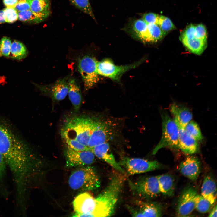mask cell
<instances>
[{
  "label": "cell",
  "mask_w": 217,
  "mask_h": 217,
  "mask_svg": "<svg viewBox=\"0 0 217 217\" xmlns=\"http://www.w3.org/2000/svg\"><path fill=\"white\" fill-rule=\"evenodd\" d=\"M162 134L160 141L153 149L154 155L160 149L165 147L178 148L179 127L174 120L166 112L162 114Z\"/></svg>",
  "instance_id": "cell-5"
},
{
  "label": "cell",
  "mask_w": 217,
  "mask_h": 217,
  "mask_svg": "<svg viewBox=\"0 0 217 217\" xmlns=\"http://www.w3.org/2000/svg\"><path fill=\"white\" fill-rule=\"evenodd\" d=\"M68 182L72 189L80 191L93 190L98 188L100 184L98 174L90 166L75 170L70 175Z\"/></svg>",
  "instance_id": "cell-4"
},
{
  "label": "cell",
  "mask_w": 217,
  "mask_h": 217,
  "mask_svg": "<svg viewBox=\"0 0 217 217\" xmlns=\"http://www.w3.org/2000/svg\"><path fill=\"white\" fill-rule=\"evenodd\" d=\"M47 18L33 12L30 10L18 12V20L24 22L37 24L43 21Z\"/></svg>",
  "instance_id": "cell-27"
},
{
  "label": "cell",
  "mask_w": 217,
  "mask_h": 217,
  "mask_svg": "<svg viewBox=\"0 0 217 217\" xmlns=\"http://www.w3.org/2000/svg\"><path fill=\"white\" fill-rule=\"evenodd\" d=\"M3 11L5 22L12 23L18 20V12L14 8H6Z\"/></svg>",
  "instance_id": "cell-35"
},
{
  "label": "cell",
  "mask_w": 217,
  "mask_h": 217,
  "mask_svg": "<svg viewBox=\"0 0 217 217\" xmlns=\"http://www.w3.org/2000/svg\"><path fill=\"white\" fill-rule=\"evenodd\" d=\"M115 125L109 120L98 119L93 128L88 141L89 150L94 147L108 142L113 137L115 133Z\"/></svg>",
  "instance_id": "cell-8"
},
{
  "label": "cell",
  "mask_w": 217,
  "mask_h": 217,
  "mask_svg": "<svg viewBox=\"0 0 217 217\" xmlns=\"http://www.w3.org/2000/svg\"><path fill=\"white\" fill-rule=\"evenodd\" d=\"M169 109L173 116V119L179 128H184L192 118V114L188 108L176 103L170 106Z\"/></svg>",
  "instance_id": "cell-19"
},
{
  "label": "cell",
  "mask_w": 217,
  "mask_h": 217,
  "mask_svg": "<svg viewBox=\"0 0 217 217\" xmlns=\"http://www.w3.org/2000/svg\"><path fill=\"white\" fill-rule=\"evenodd\" d=\"M178 169L183 175L191 180L195 181L197 179L200 173V161L195 156H188L180 163Z\"/></svg>",
  "instance_id": "cell-16"
},
{
  "label": "cell",
  "mask_w": 217,
  "mask_h": 217,
  "mask_svg": "<svg viewBox=\"0 0 217 217\" xmlns=\"http://www.w3.org/2000/svg\"><path fill=\"white\" fill-rule=\"evenodd\" d=\"M130 175L145 173L160 168L162 165L156 160L123 157L118 162Z\"/></svg>",
  "instance_id": "cell-10"
},
{
  "label": "cell",
  "mask_w": 217,
  "mask_h": 217,
  "mask_svg": "<svg viewBox=\"0 0 217 217\" xmlns=\"http://www.w3.org/2000/svg\"><path fill=\"white\" fill-rule=\"evenodd\" d=\"M142 59L131 64L125 65H118L109 59H105L98 61L97 71L99 75L108 78L115 81H119L125 73L138 66L143 61Z\"/></svg>",
  "instance_id": "cell-7"
},
{
  "label": "cell",
  "mask_w": 217,
  "mask_h": 217,
  "mask_svg": "<svg viewBox=\"0 0 217 217\" xmlns=\"http://www.w3.org/2000/svg\"><path fill=\"white\" fill-rule=\"evenodd\" d=\"M178 148L186 154H192L197 152L199 145L197 140L189 135L184 128H179Z\"/></svg>",
  "instance_id": "cell-18"
},
{
  "label": "cell",
  "mask_w": 217,
  "mask_h": 217,
  "mask_svg": "<svg viewBox=\"0 0 217 217\" xmlns=\"http://www.w3.org/2000/svg\"><path fill=\"white\" fill-rule=\"evenodd\" d=\"M18 0H3V2L8 8H14Z\"/></svg>",
  "instance_id": "cell-41"
},
{
  "label": "cell",
  "mask_w": 217,
  "mask_h": 217,
  "mask_svg": "<svg viewBox=\"0 0 217 217\" xmlns=\"http://www.w3.org/2000/svg\"><path fill=\"white\" fill-rule=\"evenodd\" d=\"M98 119L84 116L73 118L67 122L62 130L61 135L72 134L73 135L70 138L75 139L87 147L90 135Z\"/></svg>",
  "instance_id": "cell-3"
},
{
  "label": "cell",
  "mask_w": 217,
  "mask_h": 217,
  "mask_svg": "<svg viewBox=\"0 0 217 217\" xmlns=\"http://www.w3.org/2000/svg\"><path fill=\"white\" fill-rule=\"evenodd\" d=\"M68 76L48 85L33 84L43 95L50 97L53 101H59L64 99L68 94Z\"/></svg>",
  "instance_id": "cell-13"
},
{
  "label": "cell",
  "mask_w": 217,
  "mask_h": 217,
  "mask_svg": "<svg viewBox=\"0 0 217 217\" xmlns=\"http://www.w3.org/2000/svg\"><path fill=\"white\" fill-rule=\"evenodd\" d=\"M0 154L13 176L17 193H26L33 168L32 155L23 142L0 124Z\"/></svg>",
  "instance_id": "cell-1"
},
{
  "label": "cell",
  "mask_w": 217,
  "mask_h": 217,
  "mask_svg": "<svg viewBox=\"0 0 217 217\" xmlns=\"http://www.w3.org/2000/svg\"><path fill=\"white\" fill-rule=\"evenodd\" d=\"M158 25L166 35L169 32L176 29L170 19L163 15L159 16Z\"/></svg>",
  "instance_id": "cell-32"
},
{
  "label": "cell",
  "mask_w": 217,
  "mask_h": 217,
  "mask_svg": "<svg viewBox=\"0 0 217 217\" xmlns=\"http://www.w3.org/2000/svg\"><path fill=\"white\" fill-rule=\"evenodd\" d=\"M197 190L192 186L186 187L183 190L178 200L176 211L179 216L190 215L195 209V200Z\"/></svg>",
  "instance_id": "cell-12"
},
{
  "label": "cell",
  "mask_w": 217,
  "mask_h": 217,
  "mask_svg": "<svg viewBox=\"0 0 217 217\" xmlns=\"http://www.w3.org/2000/svg\"><path fill=\"white\" fill-rule=\"evenodd\" d=\"M68 94L70 101L76 112L78 111L82 102V96L80 86L73 77L69 78L68 82Z\"/></svg>",
  "instance_id": "cell-21"
},
{
  "label": "cell",
  "mask_w": 217,
  "mask_h": 217,
  "mask_svg": "<svg viewBox=\"0 0 217 217\" xmlns=\"http://www.w3.org/2000/svg\"><path fill=\"white\" fill-rule=\"evenodd\" d=\"M195 37V25L191 24L188 25L181 33L180 39H192Z\"/></svg>",
  "instance_id": "cell-37"
},
{
  "label": "cell",
  "mask_w": 217,
  "mask_h": 217,
  "mask_svg": "<svg viewBox=\"0 0 217 217\" xmlns=\"http://www.w3.org/2000/svg\"><path fill=\"white\" fill-rule=\"evenodd\" d=\"M147 27L152 43L161 40L166 35L157 24H147Z\"/></svg>",
  "instance_id": "cell-30"
},
{
  "label": "cell",
  "mask_w": 217,
  "mask_h": 217,
  "mask_svg": "<svg viewBox=\"0 0 217 217\" xmlns=\"http://www.w3.org/2000/svg\"><path fill=\"white\" fill-rule=\"evenodd\" d=\"M215 204L201 195L197 194L195 200V209L200 213H205L209 212Z\"/></svg>",
  "instance_id": "cell-28"
},
{
  "label": "cell",
  "mask_w": 217,
  "mask_h": 217,
  "mask_svg": "<svg viewBox=\"0 0 217 217\" xmlns=\"http://www.w3.org/2000/svg\"><path fill=\"white\" fill-rule=\"evenodd\" d=\"M6 166L3 157L0 154V179L2 178L5 174Z\"/></svg>",
  "instance_id": "cell-40"
},
{
  "label": "cell",
  "mask_w": 217,
  "mask_h": 217,
  "mask_svg": "<svg viewBox=\"0 0 217 217\" xmlns=\"http://www.w3.org/2000/svg\"><path fill=\"white\" fill-rule=\"evenodd\" d=\"M50 0H32L30 10L47 18L51 13Z\"/></svg>",
  "instance_id": "cell-25"
},
{
  "label": "cell",
  "mask_w": 217,
  "mask_h": 217,
  "mask_svg": "<svg viewBox=\"0 0 217 217\" xmlns=\"http://www.w3.org/2000/svg\"><path fill=\"white\" fill-rule=\"evenodd\" d=\"M184 129L189 135L197 140L202 139L203 136L200 128L194 121H190L186 125Z\"/></svg>",
  "instance_id": "cell-31"
},
{
  "label": "cell",
  "mask_w": 217,
  "mask_h": 217,
  "mask_svg": "<svg viewBox=\"0 0 217 217\" xmlns=\"http://www.w3.org/2000/svg\"><path fill=\"white\" fill-rule=\"evenodd\" d=\"M127 208L133 217H161L162 215L161 205L154 202L137 200L133 205H128Z\"/></svg>",
  "instance_id": "cell-11"
},
{
  "label": "cell",
  "mask_w": 217,
  "mask_h": 217,
  "mask_svg": "<svg viewBox=\"0 0 217 217\" xmlns=\"http://www.w3.org/2000/svg\"><path fill=\"white\" fill-rule=\"evenodd\" d=\"M129 31L135 38L144 42L152 43L147 24L143 19L134 20L129 27Z\"/></svg>",
  "instance_id": "cell-20"
},
{
  "label": "cell",
  "mask_w": 217,
  "mask_h": 217,
  "mask_svg": "<svg viewBox=\"0 0 217 217\" xmlns=\"http://www.w3.org/2000/svg\"><path fill=\"white\" fill-rule=\"evenodd\" d=\"M71 2L79 9L96 20L89 0H69Z\"/></svg>",
  "instance_id": "cell-29"
},
{
  "label": "cell",
  "mask_w": 217,
  "mask_h": 217,
  "mask_svg": "<svg viewBox=\"0 0 217 217\" xmlns=\"http://www.w3.org/2000/svg\"><path fill=\"white\" fill-rule=\"evenodd\" d=\"M5 20L4 15H3V10H0V24L3 23H5Z\"/></svg>",
  "instance_id": "cell-43"
},
{
  "label": "cell",
  "mask_w": 217,
  "mask_h": 217,
  "mask_svg": "<svg viewBox=\"0 0 217 217\" xmlns=\"http://www.w3.org/2000/svg\"><path fill=\"white\" fill-rule=\"evenodd\" d=\"M110 146L108 142L96 146L90 150L95 156L106 162L119 172L126 174V172L115 160L113 155L109 151Z\"/></svg>",
  "instance_id": "cell-17"
},
{
  "label": "cell",
  "mask_w": 217,
  "mask_h": 217,
  "mask_svg": "<svg viewBox=\"0 0 217 217\" xmlns=\"http://www.w3.org/2000/svg\"><path fill=\"white\" fill-rule=\"evenodd\" d=\"M159 15L153 13L145 14L143 19L147 24H156L158 25Z\"/></svg>",
  "instance_id": "cell-39"
},
{
  "label": "cell",
  "mask_w": 217,
  "mask_h": 217,
  "mask_svg": "<svg viewBox=\"0 0 217 217\" xmlns=\"http://www.w3.org/2000/svg\"><path fill=\"white\" fill-rule=\"evenodd\" d=\"M32 0H18L14 8L18 12L30 10Z\"/></svg>",
  "instance_id": "cell-38"
},
{
  "label": "cell",
  "mask_w": 217,
  "mask_h": 217,
  "mask_svg": "<svg viewBox=\"0 0 217 217\" xmlns=\"http://www.w3.org/2000/svg\"><path fill=\"white\" fill-rule=\"evenodd\" d=\"M73 207L74 216L90 217L95 208V197L87 192L81 193L74 199Z\"/></svg>",
  "instance_id": "cell-14"
},
{
  "label": "cell",
  "mask_w": 217,
  "mask_h": 217,
  "mask_svg": "<svg viewBox=\"0 0 217 217\" xmlns=\"http://www.w3.org/2000/svg\"><path fill=\"white\" fill-rule=\"evenodd\" d=\"M67 145V146L77 151H82L89 150L85 146L75 139L67 137L62 136Z\"/></svg>",
  "instance_id": "cell-34"
},
{
  "label": "cell",
  "mask_w": 217,
  "mask_h": 217,
  "mask_svg": "<svg viewBox=\"0 0 217 217\" xmlns=\"http://www.w3.org/2000/svg\"><path fill=\"white\" fill-rule=\"evenodd\" d=\"M28 54L27 48L21 42L14 40L12 43L9 57L13 59L20 60L25 58Z\"/></svg>",
  "instance_id": "cell-26"
},
{
  "label": "cell",
  "mask_w": 217,
  "mask_h": 217,
  "mask_svg": "<svg viewBox=\"0 0 217 217\" xmlns=\"http://www.w3.org/2000/svg\"><path fill=\"white\" fill-rule=\"evenodd\" d=\"M195 37L204 41H207V30L203 24H199L195 25Z\"/></svg>",
  "instance_id": "cell-36"
},
{
  "label": "cell",
  "mask_w": 217,
  "mask_h": 217,
  "mask_svg": "<svg viewBox=\"0 0 217 217\" xmlns=\"http://www.w3.org/2000/svg\"><path fill=\"white\" fill-rule=\"evenodd\" d=\"M201 195L215 204L217 197L216 185L212 176L207 175L204 178L201 188Z\"/></svg>",
  "instance_id": "cell-22"
},
{
  "label": "cell",
  "mask_w": 217,
  "mask_h": 217,
  "mask_svg": "<svg viewBox=\"0 0 217 217\" xmlns=\"http://www.w3.org/2000/svg\"><path fill=\"white\" fill-rule=\"evenodd\" d=\"M98 61L95 58L88 55L82 56L78 60V70L86 90L92 87L99 80L97 71Z\"/></svg>",
  "instance_id": "cell-9"
},
{
  "label": "cell",
  "mask_w": 217,
  "mask_h": 217,
  "mask_svg": "<svg viewBox=\"0 0 217 217\" xmlns=\"http://www.w3.org/2000/svg\"><path fill=\"white\" fill-rule=\"evenodd\" d=\"M67 166L74 167L90 165L95 161V156L90 150L77 151L68 146L65 152Z\"/></svg>",
  "instance_id": "cell-15"
},
{
  "label": "cell",
  "mask_w": 217,
  "mask_h": 217,
  "mask_svg": "<svg viewBox=\"0 0 217 217\" xmlns=\"http://www.w3.org/2000/svg\"><path fill=\"white\" fill-rule=\"evenodd\" d=\"M133 194L141 199L155 198L160 193L157 176L144 177L132 182L128 181Z\"/></svg>",
  "instance_id": "cell-6"
},
{
  "label": "cell",
  "mask_w": 217,
  "mask_h": 217,
  "mask_svg": "<svg viewBox=\"0 0 217 217\" xmlns=\"http://www.w3.org/2000/svg\"><path fill=\"white\" fill-rule=\"evenodd\" d=\"M157 177L161 193L168 196L173 195L175 184L173 177L168 174L160 175Z\"/></svg>",
  "instance_id": "cell-24"
},
{
  "label": "cell",
  "mask_w": 217,
  "mask_h": 217,
  "mask_svg": "<svg viewBox=\"0 0 217 217\" xmlns=\"http://www.w3.org/2000/svg\"><path fill=\"white\" fill-rule=\"evenodd\" d=\"M210 211V212L209 215V217H217V205L216 204L214 205Z\"/></svg>",
  "instance_id": "cell-42"
},
{
  "label": "cell",
  "mask_w": 217,
  "mask_h": 217,
  "mask_svg": "<svg viewBox=\"0 0 217 217\" xmlns=\"http://www.w3.org/2000/svg\"><path fill=\"white\" fill-rule=\"evenodd\" d=\"M180 39L189 52L198 55L202 54L207 46V41L195 37L191 39L182 38Z\"/></svg>",
  "instance_id": "cell-23"
},
{
  "label": "cell",
  "mask_w": 217,
  "mask_h": 217,
  "mask_svg": "<svg viewBox=\"0 0 217 217\" xmlns=\"http://www.w3.org/2000/svg\"><path fill=\"white\" fill-rule=\"evenodd\" d=\"M11 42L7 36L3 37L0 40V57H9Z\"/></svg>",
  "instance_id": "cell-33"
},
{
  "label": "cell",
  "mask_w": 217,
  "mask_h": 217,
  "mask_svg": "<svg viewBox=\"0 0 217 217\" xmlns=\"http://www.w3.org/2000/svg\"><path fill=\"white\" fill-rule=\"evenodd\" d=\"M122 173L114 175L102 192L95 198V208L90 217H109L115 212L125 180Z\"/></svg>",
  "instance_id": "cell-2"
}]
</instances>
